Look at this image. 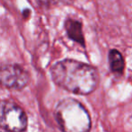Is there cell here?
<instances>
[{
    "mask_svg": "<svg viewBox=\"0 0 132 132\" xmlns=\"http://www.w3.org/2000/svg\"><path fill=\"white\" fill-rule=\"evenodd\" d=\"M51 75L56 85L76 94H91L99 83V75L95 68L72 59L56 63L52 68Z\"/></svg>",
    "mask_w": 132,
    "mask_h": 132,
    "instance_id": "1",
    "label": "cell"
},
{
    "mask_svg": "<svg viewBox=\"0 0 132 132\" xmlns=\"http://www.w3.org/2000/svg\"><path fill=\"white\" fill-rule=\"evenodd\" d=\"M54 116L64 132H90L92 120L88 111L81 103L66 98L57 104Z\"/></svg>",
    "mask_w": 132,
    "mask_h": 132,
    "instance_id": "2",
    "label": "cell"
},
{
    "mask_svg": "<svg viewBox=\"0 0 132 132\" xmlns=\"http://www.w3.org/2000/svg\"><path fill=\"white\" fill-rule=\"evenodd\" d=\"M2 127L10 132H23L27 127V117L22 108L12 102L2 104Z\"/></svg>",
    "mask_w": 132,
    "mask_h": 132,
    "instance_id": "3",
    "label": "cell"
},
{
    "mask_svg": "<svg viewBox=\"0 0 132 132\" xmlns=\"http://www.w3.org/2000/svg\"><path fill=\"white\" fill-rule=\"evenodd\" d=\"M1 82L10 89H22L29 82V75L19 65H5L1 69Z\"/></svg>",
    "mask_w": 132,
    "mask_h": 132,
    "instance_id": "4",
    "label": "cell"
},
{
    "mask_svg": "<svg viewBox=\"0 0 132 132\" xmlns=\"http://www.w3.org/2000/svg\"><path fill=\"white\" fill-rule=\"evenodd\" d=\"M65 31L71 40L84 46V37L81 22L75 19H68L65 22Z\"/></svg>",
    "mask_w": 132,
    "mask_h": 132,
    "instance_id": "5",
    "label": "cell"
},
{
    "mask_svg": "<svg viewBox=\"0 0 132 132\" xmlns=\"http://www.w3.org/2000/svg\"><path fill=\"white\" fill-rule=\"evenodd\" d=\"M109 62L113 73L121 75L124 70V59L117 50H111L109 53Z\"/></svg>",
    "mask_w": 132,
    "mask_h": 132,
    "instance_id": "6",
    "label": "cell"
},
{
    "mask_svg": "<svg viewBox=\"0 0 132 132\" xmlns=\"http://www.w3.org/2000/svg\"><path fill=\"white\" fill-rule=\"evenodd\" d=\"M49 3L52 5H68L72 2V0H47Z\"/></svg>",
    "mask_w": 132,
    "mask_h": 132,
    "instance_id": "7",
    "label": "cell"
}]
</instances>
